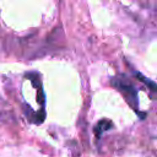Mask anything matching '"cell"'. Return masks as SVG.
I'll list each match as a JSON object with an SVG mask.
<instances>
[{
	"mask_svg": "<svg viewBox=\"0 0 157 157\" xmlns=\"http://www.w3.org/2000/svg\"><path fill=\"white\" fill-rule=\"evenodd\" d=\"M136 76H139L140 77V80L141 81H144L146 85H150V87H151V90H155L156 88V85H155V82H152V81H148V80H146L141 74H136Z\"/></svg>",
	"mask_w": 157,
	"mask_h": 157,
	"instance_id": "1",
	"label": "cell"
}]
</instances>
